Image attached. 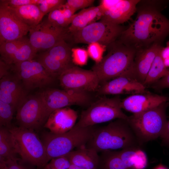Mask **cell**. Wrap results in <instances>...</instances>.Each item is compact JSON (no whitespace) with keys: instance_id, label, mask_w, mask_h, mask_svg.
I'll list each match as a JSON object with an SVG mask.
<instances>
[{"instance_id":"1","label":"cell","mask_w":169,"mask_h":169,"mask_svg":"<svg viewBox=\"0 0 169 169\" xmlns=\"http://www.w3.org/2000/svg\"><path fill=\"white\" fill-rule=\"evenodd\" d=\"M169 34V20L156 9H141L136 19L120 35V41L137 51L159 43Z\"/></svg>"},{"instance_id":"2","label":"cell","mask_w":169,"mask_h":169,"mask_svg":"<svg viewBox=\"0 0 169 169\" xmlns=\"http://www.w3.org/2000/svg\"><path fill=\"white\" fill-rule=\"evenodd\" d=\"M127 120L116 119L103 127H95L85 145L98 153L106 150L131 148H142Z\"/></svg>"},{"instance_id":"3","label":"cell","mask_w":169,"mask_h":169,"mask_svg":"<svg viewBox=\"0 0 169 169\" xmlns=\"http://www.w3.org/2000/svg\"><path fill=\"white\" fill-rule=\"evenodd\" d=\"M169 105V102H164L153 109L128 116L127 121L142 145L162 136L167 122L166 112Z\"/></svg>"},{"instance_id":"4","label":"cell","mask_w":169,"mask_h":169,"mask_svg":"<svg viewBox=\"0 0 169 169\" xmlns=\"http://www.w3.org/2000/svg\"><path fill=\"white\" fill-rule=\"evenodd\" d=\"M110 46L111 48L107 54L92 68L101 84L124 74L129 70L137 51L120 41L117 43L114 42Z\"/></svg>"},{"instance_id":"5","label":"cell","mask_w":169,"mask_h":169,"mask_svg":"<svg viewBox=\"0 0 169 169\" xmlns=\"http://www.w3.org/2000/svg\"><path fill=\"white\" fill-rule=\"evenodd\" d=\"M95 128L94 126L81 127L75 125L71 129L64 133L44 132L42 141L48 162L52 159L65 156L75 148L85 145Z\"/></svg>"},{"instance_id":"6","label":"cell","mask_w":169,"mask_h":169,"mask_svg":"<svg viewBox=\"0 0 169 169\" xmlns=\"http://www.w3.org/2000/svg\"><path fill=\"white\" fill-rule=\"evenodd\" d=\"M16 154L23 161L42 168L48 162L45 146L33 130L20 126L8 128Z\"/></svg>"},{"instance_id":"7","label":"cell","mask_w":169,"mask_h":169,"mask_svg":"<svg viewBox=\"0 0 169 169\" xmlns=\"http://www.w3.org/2000/svg\"><path fill=\"white\" fill-rule=\"evenodd\" d=\"M38 95L42 104L41 125L44 124L50 114L54 110L72 105H90L92 102L89 92L73 90L49 88Z\"/></svg>"},{"instance_id":"8","label":"cell","mask_w":169,"mask_h":169,"mask_svg":"<svg viewBox=\"0 0 169 169\" xmlns=\"http://www.w3.org/2000/svg\"><path fill=\"white\" fill-rule=\"evenodd\" d=\"M121 100L117 95L111 98L103 97L92 102L86 110L82 111L75 125L86 127L115 119L127 120L128 116L123 113L120 107Z\"/></svg>"},{"instance_id":"9","label":"cell","mask_w":169,"mask_h":169,"mask_svg":"<svg viewBox=\"0 0 169 169\" xmlns=\"http://www.w3.org/2000/svg\"><path fill=\"white\" fill-rule=\"evenodd\" d=\"M124 30L120 25L101 19L71 35L75 43H98L107 46L114 42Z\"/></svg>"},{"instance_id":"10","label":"cell","mask_w":169,"mask_h":169,"mask_svg":"<svg viewBox=\"0 0 169 169\" xmlns=\"http://www.w3.org/2000/svg\"><path fill=\"white\" fill-rule=\"evenodd\" d=\"M10 66L11 70L28 90L45 87L55 79L37 60H26Z\"/></svg>"},{"instance_id":"11","label":"cell","mask_w":169,"mask_h":169,"mask_svg":"<svg viewBox=\"0 0 169 169\" xmlns=\"http://www.w3.org/2000/svg\"><path fill=\"white\" fill-rule=\"evenodd\" d=\"M30 42L37 53L47 50L68 37V28L53 24L47 18L29 31Z\"/></svg>"},{"instance_id":"12","label":"cell","mask_w":169,"mask_h":169,"mask_svg":"<svg viewBox=\"0 0 169 169\" xmlns=\"http://www.w3.org/2000/svg\"><path fill=\"white\" fill-rule=\"evenodd\" d=\"M58 78L61 86L65 90L89 92L97 91L100 86L99 79L95 72L74 64L64 70Z\"/></svg>"},{"instance_id":"13","label":"cell","mask_w":169,"mask_h":169,"mask_svg":"<svg viewBox=\"0 0 169 169\" xmlns=\"http://www.w3.org/2000/svg\"><path fill=\"white\" fill-rule=\"evenodd\" d=\"M42 104L38 94L27 96L17 108L16 119L19 126L33 130L41 125Z\"/></svg>"},{"instance_id":"14","label":"cell","mask_w":169,"mask_h":169,"mask_svg":"<svg viewBox=\"0 0 169 169\" xmlns=\"http://www.w3.org/2000/svg\"><path fill=\"white\" fill-rule=\"evenodd\" d=\"M30 28L7 5L0 1V44L23 37Z\"/></svg>"},{"instance_id":"15","label":"cell","mask_w":169,"mask_h":169,"mask_svg":"<svg viewBox=\"0 0 169 169\" xmlns=\"http://www.w3.org/2000/svg\"><path fill=\"white\" fill-rule=\"evenodd\" d=\"M147 91L143 84L132 78L122 75L101 84L97 91L101 95H131Z\"/></svg>"},{"instance_id":"16","label":"cell","mask_w":169,"mask_h":169,"mask_svg":"<svg viewBox=\"0 0 169 169\" xmlns=\"http://www.w3.org/2000/svg\"><path fill=\"white\" fill-rule=\"evenodd\" d=\"M161 47L159 44L137 51L130 69L123 75L132 78L143 84L152 64Z\"/></svg>"},{"instance_id":"17","label":"cell","mask_w":169,"mask_h":169,"mask_svg":"<svg viewBox=\"0 0 169 169\" xmlns=\"http://www.w3.org/2000/svg\"><path fill=\"white\" fill-rule=\"evenodd\" d=\"M168 97L147 91L144 93L130 95L121 100L120 107L133 114L138 113L150 110L164 102L168 101Z\"/></svg>"},{"instance_id":"18","label":"cell","mask_w":169,"mask_h":169,"mask_svg":"<svg viewBox=\"0 0 169 169\" xmlns=\"http://www.w3.org/2000/svg\"><path fill=\"white\" fill-rule=\"evenodd\" d=\"M77 118V112L69 107L59 109L50 114L44 127L54 134L64 133L74 127Z\"/></svg>"},{"instance_id":"19","label":"cell","mask_w":169,"mask_h":169,"mask_svg":"<svg viewBox=\"0 0 169 169\" xmlns=\"http://www.w3.org/2000/svg\"><path fill=\"white\" fill-rule=\"evenodd\" d=\"M20 79L11 73L0 79V100L13 106L16 110L20 101L26 95Z\"/></svg>"},{"instance_id":"20","label":"cell","mask_w":169,"mask_h":169,"mask_svg":"<svg viewBox=\"0 0 169 169\" xmlns=\"http://www.w3.org/2000/svg\"><path fill=\"white\" fill-rule=\"evenodd\" d=\"M139 2L138 0H114L100 19L120 25L130 19L136 11V5Z\"/></svg>"},{"instance_id":"21","label":"cell","mask_w":169,"mask_h":169,"mask_svg":"<svg viewBox=\"0 0 169 169\" xmlns=\"http://www.w3.org/2000/svg\"><path fill=\"white\" fill-rule=\"evenodd\" d=\"M65 156L71 164L86 169H98L99 166L100 158L98 153L85 145L76 148Z\"/></svg>"},{"instance_id":"22","label":"cell","mask_w":169,"mask_h":169,"mask_svg":"<svg viewBox=\"0 0 169 169\" xmlns=\"http://www.w3.org/2000/svg\"><path fill=\"white\" fill-rule=\"evenodd\" d=\"M102 15V11L100 5L82 9L75 14L70 26L68 28L69 33L71 34L82 29L95 22L97 19L101 18Z\"/></svg>"},{"instance_id":"23","label":"cell","mask_w":169,"mask_h":169,"mask_svg":"<svg viewBox=\"0 0 169 169\" xmlns=\"http://www.w3.org/2000/svg\"><path fill=\"white\" fill-rule=\"evenodd\" d=\"M8 7L22 22L30 28L39 24L44 16L36 5L29 4L15 8Z\"/></svg>"},{"instance_id":"24","label":"cell","mask_w":169,"mask_h":169,"mask_svg":"<svg viewBox=\"0 0 169 169\" xmlns=\"http://www.w3.org/2000/svg\"><path fill=\"white\" fill-rule=\"evenodd\" d=\"M162 47L159 50L149 70L143 84L151 86L165 76L169 71L165 64L162 55Z\"/></svg>"},{"instance_id":"25","label":"cell","mask_w":169,"mask_h":169,"mask_svg":"<svg viewBox=\"0 0 169 169\" xmlns=\"http://www.w3.org/2000/svg\"><path fill=\"white\" fill-rule=\"evenodd\" d=\"M100 158L98 169H130L120 156L118 151L106 150L102 151Z\"/></svg>"},{"instance_id":"26","label":"cell","mask_w":169,"mask_h":169,"mask_svg":"<svg viewBox=\"0 0 169 169\" xmlns=\"http://www.w3.org/2000/svg\"><path fill=\"white\" fill-rule=\"evenodd\" d=\"M16 153L12 134L7 127L0 128V160L16 157Z\"/></svg>"},{"instance_id":"27","label":"cell","mask_w":169,"mask_h":169,"mask_svg":"<svg viewBox=\"0 0 169 169\" xmlns=\"http://www.w3.org/2000/svg\"><path fill=\"white\" fill-rule=\"evenodd\" d=\"M23 37L0 44V59L6 64L10 65L13 59L22 44Z\"/></svg>"},{"instance_id":"28","label":"cell","mask_w":169,"mask_h":169,"mask_svg":"<svg viewBox=\"0 0 169 169\" xmlns=\"http://www.w3.org/2000/svg\"><path fill=\"white\" fill-rule=\"evenodd\" d=\"M15 108L11 105L0 100V126L9 128Z\"/></svg>"},{"instance_id":"29","label":"cell","mask_w":169,"mask_h":169,"mask_svg":"<svg viewBox=\"0 0 169 169\" xmlns=\"http://www.w3.org/2000/svg\"><path fill=\"white\" fill-rule=\"evenodd\" d=\"M66 1L64 0H39L38 6L45 15L54 10L62 8Z\"/></svg>"},{"instance_id":"30","label":"cell","mask_w":169,"mask_h":169,"mask_svg":"<svg viewBox=\"0 0 169 169\" xmlns=\"http://www.w3.org/2000/svg\"><path fill=\"white\" fill-rule=\"evenodd\" d=\"M106 47L98 43H93L89 44L87 50L89 56L95 63H98L102 60Z\"/></svg>"},{"instance_id":"31","label":"cell","mask_w":169,"mask_h":169,"mask_svg":"<svg viewBox=\"0 0 169 169\" xmlns=\"http://www.w3.org/2000/svg\"><path fill=\"white\" fill-rule=\"evenodd\" d=\"M47 18L53 24L60 27L66 28L70 24L65 18L61 8L49 13Z\"/></svg>"},{"instance_id":"32","label":"cell","mask_w":169,"mask_h":169,"mask_svg":"<svg viewBox=\"0 0 169 169\" xmlns=\"http://www.w3.org/2000/svg\"><path fill=\"white\" fill-rule=\"evenodd\" d=\"M72 61L74 64L83 66L87 63L89 55L87 50L80 48L72 49Z\"/></svg>"},{"instance_id":"33","label":"cell","mask_w":169,"mask_h":169,"mask_svg":"<svg viewBox=\"0 0 169 169\" xmlns=\"http://www.w3.org/2000/svg\"><path fill=\"white\" fill-rule=\"evenodd\" d=\"M70 163L66 156L52 159L42 169H68Z\"/></svg>"},{"instance_id":"34","label":"cell","mask_w":169,"mask_h":169,"mask_svg":"<svg viewBox=\"0 0 169 169\" xmlns=\"http://www.w3.org/2000/svg\"><path fill=\"white\" fill-rule=\"evenodd\" d=\"M94 1V0H68L66 1L64 5L76 11L90 6Z\"/></svg>"},{"instance_id":"35","label":"cell","mask_w":169,"mask_h":169,"mask_svg":"<svg viewBox=\"0 0 169 169\" xmlns=\"http://www.w3.org/2000/svg\"><path fill=\"white\" fill-rule=\"evenodd\" d=\"M16 157L0 160V169H27L19 164Z\"/></svg>"},{"instance_id":"36","label":"cell","mask_w":169,"mask_h":169,"mask_svg":"<svg viewBox=\"0 0 169 169\" xmlns=\"http://www.w3.org/2000/svg\"><path fill=\"white\" fill-rule=\"evenodd\" d=\"M0 1L12 8L34 4L38 5L39 0H1Z\"/></svg>"},{"instance_id":"37","label":"cell","mask_w":169,"mask_h":169,"mask_svg":"<svg viewBox=\"0 0 169 169\" xmlns=\"http://www.w3.org/2000/svg\"><path fill=\"white\" fill-rule=\"evenodd\" d=\"M151 87L154 90L158 91L169 88V71L165 76L152 84Z\"/></svg>"},{"instance_id":"38","label":"cell","mask_w":169,"mask_h":169,"mask_svg":"<svg viewBox=\"0 0 169 169\" xmlns=\"http://www.w3.org/2000/svg\"><path fill=\"white\" fill-rule=\"evenodd\" d=\"M11 66L6 64L0 59V79L10 73Z\"/></svg>"},{"instance_id":"39","label":"cell","mask_w":169,"mask_h":169,"mask_svg":"<svg viewBox=\"0 0 169 169\" xmlns=\"http://www.w3.org/2000/svg\"><path fill=\"white\" fill-rule=\"evenodd\" d=\"M169 133V120L167 121L166 127L165 131L162 135L161 137V138L162 139Z\"/></svg>"},{"instance_id":"40","label":"cell","mask_w":169,"mask_h":169,"mask_svg":"<svg viewBox=\"0 0 169 169\" xmlns=\"http://www.w3.org/2000/svg\"><path fill=\"white\" fill-rule=\"evenodd\" d=\"M162 139L163 143L166 145H169V133Z\"/></svg>"},{"instance_id":"41","label":"cell","mask_w":169,"mask_h":169,"mask_svg":"<svg viewBox=\"0 0 169 169\" xmlns=\"http://www.w3.org/2000/svg\"><path fill=\"white\" fill-rule=\"evenodd\" d=\"M68 169H86L71 164Z\"/></svg>"},{"instance_id":"42","label":"cell","mask_w":169,"mask_h":169,"mask_svg":"<svg viewBox=\"0 0 169 169\" xmlns=\"http://www.w3.org/2000/svg\"><path fill=\"white\" fill-rule=\"evenodd\" d=\"M154 169H167L166 167L162 165H160L156 167Z\"/></svg>"},{"instance_id":"43","label":"cell","mask_w":169,"mask_h":169,"mask_svg":"<svg viewBox=\"0 0 169 169\" xmlns=\"http://www.w3.org/2000/svg\"><path fill=\"white\" fill-rule=\"evenodd\" d=\"M167 101H168V102H169V97H168Z\"/></svg>"}]
</instances>
